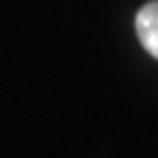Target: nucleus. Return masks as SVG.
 I'll return each mask as SVG.
<instances>
[{"instance_id":"nucleus-1","label":"nucleus","mask_w":158,"mask_h":158,"mask_svg":"<svg viewBox=\"0 0 158 158\" xmlns=\"http://www.w3.org/2000/svg\"><path fill=\"white\" fill-rule=\"evenodd\" d=\"M136 33L143 48L158 59V0L147 2L136 13Z\"/></svg>"}]
</instances>
